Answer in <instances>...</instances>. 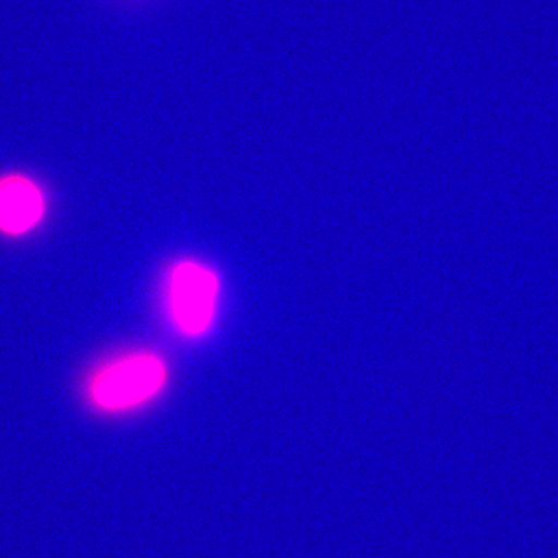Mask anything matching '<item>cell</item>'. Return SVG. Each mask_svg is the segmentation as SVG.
Instances as JSON below:
<instances>
[{
    "label": "cell",
    "mask_w": 558,
    "mask_h": 558,
    "mask_svg": "<svg viewBox=\"0 0 558 558\" xmlns=\"http://www.w3.org/2000/svg\"><path fill=\"white\" fill-rule=\"evenodd\" d=\"M167 375L162 355L145 348L123 349L97 361L83 389L90 407L101 413H125L155 399Z\"/></svg>",
    "instance_id": "6da1fadb"
},
{
    "label": "cell",
    "mask_w": 558,
    "mask_h": 558,
    "mask_svg": "<svg viewBox=\"0 0 558 558\" xmlns=\"http://www.w3.org/2000/svg\"><path fill=\"white\" fill-rule=\"evenodd\" d=\"M167 319L185 338L204 337L215 323L220 294L218 276L199 262L173 263L163 278Z\"/></svg>",
    "instance_id": "7a4b0ae2"
},
{
    "label": "cell",
    "mask_w": 558,
    "mask_h": 558,
    "mask_svg": "<svg viewBox=\"0 0 558 558\" xmlns=\"http://www.w3.org/2000/svg\"><path fill=\"white\" fill-rule=\"evenodd\" d=\"M47 194L31 174L10 171L0 174V235L23 239L46 219Z\"/></svg>",
    "instance_id": "3957f363"
}]
</instances>
